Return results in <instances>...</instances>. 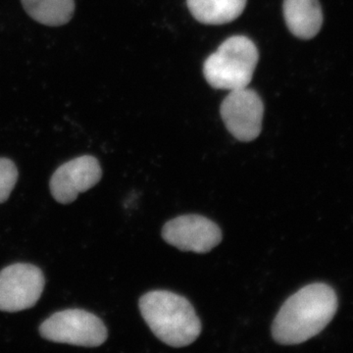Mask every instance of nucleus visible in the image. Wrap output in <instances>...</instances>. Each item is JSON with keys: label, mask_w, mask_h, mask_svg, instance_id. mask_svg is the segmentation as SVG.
<instances>
[{"label": "nucleus", "mask_w": 353, "mask_h": 353, "mask_svg": "<svg viewBox=\"0 0 353 353\" xmlns=\"http://www.w3.org/2000/svg\"><path fill=\"white\" fill-rule=\"evenodd\" d=\"M338 310V297L330 285H305L283 304L272 325L278 343L299 345L321 333Z\"/></svg>", "instance_id": "nucleus-1"}, {"label": "nucleus", "mask_w": 353, "mask_h": 353, "mask_svg": "<svg viewBox=\"0 0 353 353\" xmlns=\"http://www.w3.org/2000/svg\"><path fill=\"white\" fill-rule=\"evenodd\" d=\"M141 316L157 338L173 347L190 345L201 333V322L185 297L153 290L139 299Z\"/></svg>", "instance_id": "nucleus-2"}, {"label": "nucleus", "mask_w": 353, "mask_h": 353, "mask_svg": "<svg viewBox=\"0 0 353 353\" xmlns=\"http://www.w3.org/2000/svg\"><path fill=\"white\" fill-rule=\"evenodd\" d=\"M259 59V50L252 39L232 37L204 62V77L211 87L218 90L231 92L248 88Z\"/></svg>", "instance_id": "nucleus-3"}, {"label": "nucleus", "mask_w": 353, "mask_h": 353, "mask_svg": "<svg viewBox=\"0 0 353 353\" xmlns=\"http://www.w3.org/2000/svg\"><path fill=\"white\" fill-rule=\"evenodd\" d=\"M39 334L53 343L97 347L108 340V332L97 315L83 309H66L51 315L39 327Z\"/></svg>", "instance_id": "nucleus-4"}, {"label": "nucleus", "mask_w": 353, "mask_h": 353, "mask_svg": "<svg viewBox=\"0 0 353 353\" xmlns=\"http://www.w3.org/2000/svg\"><path fill=\"white\" fill-rule=\"evenodd\" d=\"M46 285L43 271L32 264L16 263L0 272V311L19 312L36 305Z\"/></svg>", "instance_id": "nucleus-5"}, {"label": "nucleus", "mask_w": 353, "mask_h": 353, "mask_svg": "<svg viewBox=\"0 0 353 353\" xmlns=\"http://www.w3.org/2000/svg\"><path fill=\"white\" fill-rule=\"evenodd\" d=\"M264 105L256 92L245 88L231 90L221 105L228 131L241 141H252L262 130Z\"/></svg>", "instance_id": "nucleus-6"}, {"label": "nucleus", "mask_w": 353, "mask_h": 353, "mask_svg": "<svg viewBox=\"0 0 353 353\" xmlns=\"http://www.w3.org/2000/svg\"><path fill=\"white\" fill-rule=\"evenodd\" d=\"M162 236L183 252L208 253L222 241V232L213 221L201 215H183L164 225Z\"/></svg>", "instance_id": "nucleus-7"}, {"label": "nucleus", "mask_w": 353, "mask_h": 353, "mask_svg": "<svg viewBox=\"0 0 353 353\" xmlns=\"http://www.w3.org/2000/svg\"><path fill=\"white\" fill-rule=\"evenodd\" d=\"M99 160L90 155L77 157L59 167L50 179V192L62 204L75 201L79 194L92 189L101 181Z\"/></svg>", "instance_id": "nucleus-8"}, {"label": "nucleus", "mask_w": 353, "mask_h": 353, "mask_svg": "<svg viewBox=\"0 0 353 353\" xmlns=\"http://www.w3.org/2000/svg\"><path fill=\"white\" fill-rule=\"evenodd\" d=\"M284 15L288 28L296 38L313 39L321 30L323 12L318 0H285Z\"/></svg>", "instance_id": "nucleus-9"}, {"label": "nucleus", "mask_w": 353, "mask_h": 353, "mask_svg": "<svg viewBox=\"0 0 353 353\" xmlns=\"http://www.w3.org/2000/svg\"><path fill=\"white\" fill-rule=\"evenodd\" d=\"M246 0H188L194 19L206 25L233 22L245 10Z\"/></svg>", "instance_id": "nucleus-10"}, {"label": "nucleus", "mask_w": 353, "mask_h": 353, "mask_svg": "<svg viewBox=\"0 0 353 353\" xmlns=\"http://www.w3.org/2000/svg\"><path fill=\"white\" fill-rule=\"evenodd\" d=\"M26 12L41 23L50 27L67 24L75 12L74 0H21Z\"/></svg>", "instance_id": "nucleus-11"}, {"label": "nucleus", "mask_w": 353, "mask_h": 353, "mask_svg": "<svg viewBox=\"0 0 353 353\" xmlns=\"http://www.w3.org/2000/svg\"><path fill=\"white\" fill-rule=\"evenodd\" d=\"M18 180V170L12 160L0 158V203L9 199Z\"/></svg>", "instance_id": "nucleus-12"}]
</instances>
